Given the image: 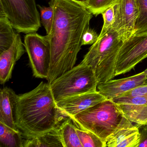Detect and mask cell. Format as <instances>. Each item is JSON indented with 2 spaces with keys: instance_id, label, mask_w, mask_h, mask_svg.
Instances as JSON below:
<instances>
[{
  "instance_id": "1",
  "label": "cell",
  "mask_w": 147,
  "mask_h": 147,
  "mask_svg": "<svg viewBox=\"0 0 147 147\" xmlns=\"http://www.w3.org/2000/svg\"><path fill=\"white\" fill-rule=\"evenodd\" d=\"M54 8V23L49 34L51 64L49 84L74 67L82 46V36L89 28L93 14L70 0H50Z\"/></svg>"
},
{
  "instance_id": "2",
  "label": "cell",
  "mask_w": 147,
  "mask_h": 147,
  "mask_svg": "<svg viewBox=\"0 0 147 147\" xmlns=\"http://www.w3.org/2000/svg\"><path fill=\"white\" fill-rule=\"evenodd\" d=\"M65 118L57 107L48 82H42L32 91L18 95L15 121L24 137L56 128Z\"/></svg>"
},
{
  "instance_id": "3",
  "label": "cell",
  "mask_w": 147,
  "mask_h": 147,
  "mask_svg": "<svg viewBox=\"0 0 147 147\" xmlns=\"http://www.w3.org/2000/svg\"><path fill=\"white\" fill-rule=\"evenodd\" d=\"M125 40L118 31L112 30L89 48L81 63L91 67L98 83L116 76L119 50Z\"/></svg>"
},
{
  "instance_id": "4",
  "label": "cell",
  "mask_w": 147,
  "mask_h": 147,
  "mask_svg": "<svg viewBox=\"0 0 147 147\" xmlns=\"http://www.w3.org/2000/svg\"><path fill=\"white\" fill-rule=\"evenodd\" d=\"M124 117L118 104L107 99L69 117L76 125L92 131L106 143Z\"/></svg>"
},
{
  "instance_id": "5",
  "label": "cell",
  "mask_w": 147,
  "mask_h": 147,
  "mask_svg": "<svg viewBox=\"0 0 147 147\" xmlns=\"http://www.w3.org/2000/svg\"><path fill=\"white\" fill-rule=\"evenodd\" d=\"M98 79L92 69L80 63L50 84L56 102L72 96L97 91Z\"/></svg>"
},
{
  "instance_id": "6",
  "label": "cell",
  "mask_w": 147,
  "mask_h": 147,
  "mask_svg": "<svg viewBox=\"0 0 147 147\" xmlns=\"http://www.w3.org/2000/svg\"><path fill=\"white\" fill-rule=\"evenodd\" d=\"M0 12L7 16L18 33L36 32L41 26L36 0H0Z\"/></svg>"
},
{
  "instance_id": "7",
  "label": "cell",
  "mask_w": 147,
  "mask_h": 147,
  "mask_svg": "<svg viewBox=\"0 0 147 147\" xmlns=\"http://www.w3.org/2000/svg\"><path fill=\"white\" fill-rule=\"evenodd\" d=\"M24 45L29 57L33 76L47 80L51 64V47L49 35L36 32L28 33L24 37Z\"/></svg>"
},
{
  "instance_id": "8",
  "label": "cell",
  "mask_w": 147,
  "mask_h": 147,
  "mask_svg": "<svg viewBox=\"0 0 147 147\" xmlns=\"http://www.w3.org/2000/svg\"><path fill=\"white\" fill-rule=\"evenodd\" d=\"M147 57V33L133 36L122 45L118 56L116 76L128 73Z\"/></svg>"
},
{
  "instance_id": "9",
  "label": "cell",
  "mask_w": 147,
  "mask_h": 147,
  "mask_svg": "<svg viewBox=\"0 0 147 147\" xmlns=\"http://www.w3.org/2000/svg\"><path fill=\"white\" fill-rule=\"evenodd\" d=\"M115 22L112 30L118 31L125 41L133 36L138 17L136 0H117L114 4Z\"/></svg>"
},
{
  "instance_id": "10",
  "label": "cell",
  "mask_w": 147,
  "mask_h": 147,
  "mask_svg": "<svg viewBox=\"0 0 147 147\" xmlns=\"http://www.w3.org/2000/svg\"><path fill=\"white\" fill-rule=\"evenodd\" d=\"M146 84L144 71L118 80H111L98 83L97 91L107 99L113 100L136 88Z\"/></svg>"
},
{
  "instance_id": "11",
  "label": "cell",
  "mask_w": 147,
  "mask_h": 147,
  "mask_svg": "<svg viewBox=\"0 0 147 147\" xmlns=\"http://www.w3.org/2000/svg\"><path fill=\"white\" fill-rule=\"evenodd\" d=\"M107 99L97 91L67 98L56 102V105L60 113L67 117L75 116Z\"/></svg>"
},
{
  "instance_id": "12",
  "label": "cell",
  "mask_w": 147,
  "mask_h": 147,
  "mask_svg": "<svg viewBox=\"0 0 147 147\" xmlns=\"http://www.w3.org/2000/svg\"><path fill=\"white\" fill-rule=\"evenodd\" d=\"M125 116L118 127L107 141V147H138L140 140L137 125Z\"/></svg>"
},
{
  "instance_id": "13",
  "label": "cell",
  "mask_w": 147,
  "mask_h": 147,
  "mask_svg": "<svg viewBox=\"0 0 147 147\" xmlns=\"http://www.w3.org/2000/svg\"><path fill=\"white\" fill-rule=\"evenodd\" d=\"M26 51L21 36L17 33L11 46L0 53V83L1 85L5 84L11 79L16 62Z\"/></svg>"
},
{
  "instance_id": "14",
  "label": "cell",
  "mask_w": 147,
  "mask_h": 147,
  "mask_svg": "<svg viewBox=\"0 0 147 147\" xmlns=\"http://www.w3.org/2000/svg\"><path fill=\"white\" fill-rule=\"evenodd\" d=\"M17 95L13 89L5 87L0 92V122L17 131H20L16 125L15 109Z\"/></svg>"
},
{
  "instance_id": "15",
  "label": "cell",
  "mask_w": 147,
  "mask_h": 147,
  "mask_svg": "<svg viewBox=\"0 0 147 147\" xmlns=\"http://www.w3.org/2000/svg\"><path fill=\"white\" fill-rule=\"evenodd\" d=\"M24 147H63L57 127L46 132L24 137Z\"/></svg>"
},
{
  "instance_id": "16",
  "label": "cell",
  "mask_w": 147,
  "mask_h": 147,
  "mask_svg": "<svg viewBox=\"0 0 147 147\" xmlns=\"http://www.w3.org/2000/svg\"><path fill=\"white\" fill-rule=\"evenodd\" d=\"M63 147H82L76 130V126L69 117L65 118L57 127Z\"/></svg>"
},
{
  "instance_id": "17",
  "label": "cell",
  "mask_w": 147,
  "mask_h": 147,
  "mask_svg": "<svg viewBox=\"0 0 147 147\" xmlns=\"http://www.w3.org/2000/svg\"><path fill=\"white\" fill-rule=\"evenodd\" d=\"M14 29L8 18L0 12V53L9 49L13 43L17 34Z\"/></svg>"
},
{
  "instance_id": "18",
  "label": "cell",
  "mask_w": 147,
  "mask_h": 147,
  "mask_svg": "<svg viewBox=\"0 0 147 147\" xmlns=\"http://www.w3.org/2000/svg\"><path fill=\"white\" fill-rule=\"evenodd\" d=\"M24 136L17 131L0 122V147H24Z\"/></svg>"
},
{
  "instance_id": "19",
  "label": "cell",
  "mask_w": 147,
  "mask_h": 147,
  "mask_svg": "<svg viewBox=\"0 0 147 147\" xmlns=\"http://www.w3.org/2000/svg\"><path fill=\"white\" fill-rule=\"evenodd\" d=\"M124 116L132 123L145 124L147 123V105H118Z\"/></svg>"
},
{
  "instance_id": "20",
  "label": "cell",
  "mask_w": 147,
  "mask_h": 147,
  "mask_svg": "<svg viewBox=\"0 0 147 147\" xmlns=\"http://www.w3.org/2000/svg\"><path fill=\"white\" fill-rule=\"evenodd\" d=\"M136 1L138 13L133 36L147 33V0H136Z\"/></svg>"
},
{
  "instance_id": "21",
  "label": "cell",
  "mask_w": 147,
  "mask_h": 147,
  "mask_svg": "<svg viewBox=\"0 0 147 147\" xmlns=\"http://www.w3.org/2000/svg\"><path fill=\"white\" fill-rule=\"evenodd\" d=\"M76 126V130L82 147H107L106 143L90 131Z\"/></svg>"
},
{
  "instance_id": "22",
  "label": "cell",
  "mask_w": 147,
  "mask_h": 147,
  "mask_svg": "<svg viewBox=\"0 0 147 147\" xmlns=\"http://www.w3.org/2000/svg\"><path fill=\"white\" fill-rule=\"evenodd\" d=\"M117 0H89L86 7L95 16L102 13L112 6Z\"/></svg>"
},
{
  "instance_id": "23",
  "label": "cell",
  "mask_w": 147,
  "mask_h": 147,
  "mask_svg": "<svg viewBox=\"0 0 147 147\" xmlns=\"http://www.w3.org/2000/svg\"><path fill=\"white\" fill-rule=\"evenodd\" d=\"M41 15V24L45 29L47 35L49 34L51 31L54 23L55 11L52 6L49 7L42 6L38 5Z\"/></svg>"
},
{
  "instance_id": "24",
  "label": "cell",
  "mask_w": 147,
  "mask_h": 147,
  "mask_svg": "<svg viewBox=\"0 0 147 147\" xmlns=\"http://www.w3.org/2000/svg\"><path fill=\"white\" fill-rule=\"evenodd\" d=\"M101 14L104 20V24L98 39L101 38L107 33L111 30L112 29L115 22V8L114 5L107 9Z\"/></svg>"
},
{
  "instance_id": "25",
  "label": "cell",
  "mask_w": 147,
  "mask_h": 147,
  "mask_svg": "<svg viewBox=\"0 0 147 147\" xmlns=\"http://www.w3.org/2000/svg\"><path fill=\"white\" fill-rule=\"evenodd\" d=\"M112 100L118 105L129 104L134 105H147V96L133 98L118 97L113 99Z\"/></svg>"
},
{
  "instance_id": "26",
  "label": "cell",
  "mask_w": 147,
  "mask_h": 147,
  "mask_svg": "<svg viewBox=\"0 0 147 147\" xmlns=\"http://www.w3.org/2000/svg\"><path fill=\"white\" fill-rule=\"evenodd\" d=\"M99 36L94 29L89 27L85 32L82 36V46L94 44L98 40Z\"/></svg>"
},
{
  "instance_id": "27",
  "label": "cell",
  "mask_w": 147,
  "mask_h": 147,
  "mask_svg": "<svg viewBox=\"0 0 147 147\" xmlns=\"http://www.w3.org/2000/svg\"><path fill=\"white\" fill-rule=\"evenodd\" d=\"M147 96V84H146L129 91L119 97L133 98V97Z\"/></svg>"
},
{
  "instance_id": "28",
  "label": "cell",
  "mask_w": 147,
  "mask_h": 147,
  "mask_svg": "<svg viewBox=\"0 0 147 147\" xmlns=\"http://www.w3.org/2000/svg\"><path fill=\"white\" fill-rule=\"evenodd\" d=\"M139 129L140 142L138 147H147V124L136 125Z\"/></svg>"
},
{
  "instance_id": "29",
  "label": "cell",
  "mask_w": 147,
  "mask_h": 147,
  "mask_svg": "<svg viewBox=\"0 0 147 147\" xmlns=\"http://www.w3.org/2000/svg\"><path fill=\"white\" fill-rule=\"evenodd\" d=\"M70 1L86 7L88 2L89 0H70Z\"/></svg>"
},
{
  "instance_id": "30",
  "label": "cell",
  "mask_w": 147,
  "mask_h": 147,
  "mask_svg": "<svg viewBox=\"0 0 147 147\" xmlns=\"http://www.w3.org/2000/svg\"><path fill=\"white\" fill-rule=\"evenodd\" d=\"M144 72L145 74V77H146V84H147V68L144 71Z\"/></svg>"
},
{
  "instance_id": "31",
  "label": "cell",
  "mask_w": 147,
  "mask_h": 147,
  "mask_svg": "<svg viewBox=\"0 0 147 147\" xmlns=\"http://www.w3.org/2000/svg\"><path fill=\"white\" fill-rule=\"evenodd\" d=\"M147 124V123H146V124Z\"/></svg>"
}]
</instances>
